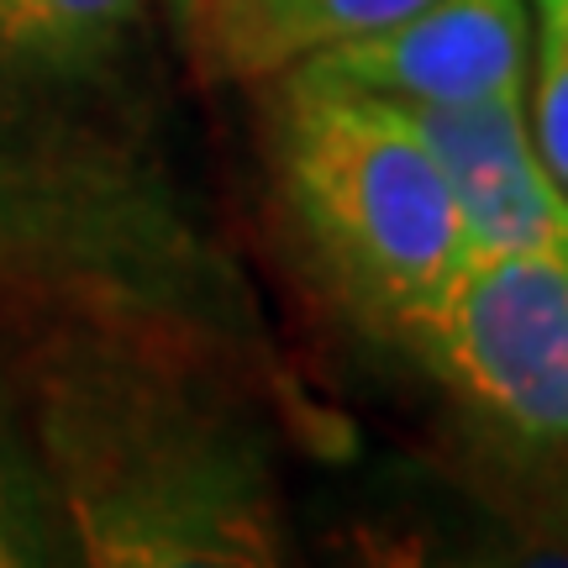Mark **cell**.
<instances>
[{"label": "cell", "mask_w": 568, "mask_h": 568, "mask_svg": "<svg viewBox=\"0 0 568 568\" xmlns=\"http://www.w3.org/2000/svg\"><path fill=\"white\" fill-rule=\"evenodd\" d=\"M205 343L59 316L27 353V437L69 558L101 568H264L284 558L258 437L201 379Z\"/></svg>", "instance_id": "1"}, {"label": "cell", "mask_w": 568, "mask_h": 568, "mask_svg": "<svg viewBox=\"0 0 568 568\" xmlns=\"http://www.w3.org/2000/svg\"><path fill=\"white\" fill-rule=\"evenodd\" d=\"M0 280L59 316L222 347L226 290L163 190L80 126L0 101Z\"/></svg>", "instance_id": "2"}, {"label": "cell", "mask_w": 568, "mask_h": 568, "mask_svg": "<svg viewBox=\"0 0 568 568\" xmlns=\"http://www.w3.org/2000/svg\"><path fill=\"white\" fill-rule=\"evenodd\" d=\"M280 80L274 159L290 211L379 326L426 305L468 258V226L406 111L385 95Z\"/></svg>", "instance_id": "3"}, {"label": "cell", "mask_w": 568, "mask_h": 568, "mask_svg": "<svg viewBox=\"0 0 568 568\" xmlns=\"http://www.w3.org/2000/svg\"><path fill=\"white\" fill-rule=\"evenodd\" d=\"M389 332L479 422L568 447V258L468 247L458 274Z\"/></svg>", "instance_id": "4"}, {"label": "cell", "mask_w": 568, "mask_h": 568, "mask_svg": "<svg viewBox=\"0 0 568 568\" xmlns=\"http://www.w3.org/2000/svg\"><path fill=\"white\" fill-rule=\"evenodd\" d=\"M527 0H426L422 11L322 48L284 74L385 101H485L527 95Z\"/></svg>", "instance_id": "5"}, {"label": "cell", "mask_w": 568, "mask_h": 568, "mask_svg": "<svg viewBox=\"0 0 568 568\" xmlns=\"http://www.w3.org/2000/svg\"><path fill=\"white\" fill-rule=\"evenodd\" d=\"M422 132L468 226V247L489 253H564L568 190L531 138L527 95L485 101H395Z\"/></svg>", "instance_id": "6"}, {"label": "cell", "mask_w": 568, "mask_h": 568, "mask_svg": "<svg viewBox=\"0 0 568 568\" xmlns=\"http://www.w3.org/2000/svg\"><path fill=\"white\" fill-rule=\"evenodd\" d=\"M426 0H174L184 48L211 80H274L301 59L368 38Z\"/></svg>", "instance_id": "7"}, {"label": "cell", "mask_w": 568, "mask_h": 568, "mask_svg": "<svg viewBox=\"0 0 568 568\" xmlns=\"http://www.w3.org/2000/svg\"><path fill=\"white\" fill-rule=\"evenodd\" d=\"M142 0H0V63L90 69L138 27Z\"/></svg>", "instance_id": "8"}, {"label": "cell", "mask_w": 568, "mask_h": 568, "mask_svg": "<svg viewBox=\"0 0 568 568\" xmlns=\"http://www.w3.org/2000/svg\"><path fill=\"white\" fill-rule=\"evenodd\" d=\"M69 558L59 506L48 495L17 395L0 385V568H32Z\"/></svg>", "instance_id": "9"}, {"label": "cell", "mask_w": 568, "mask_h": 568, "mask_svg": "<svg viewBox=\"0 0 568 568\" xmlns=\"http://www.w3.org/2000/svg\"><path fill=\"white\" fill-rule=\"evenodd\" d=\"M537 42H531V138L548 169L568 190V0H531Z\"/></svg>", "instance_id": "10"}]
</instances>
